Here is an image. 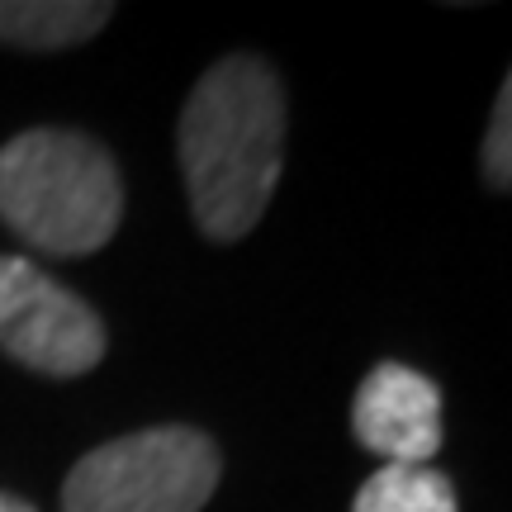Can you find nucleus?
<instances>
[{
  "mask_svg": "<svg viewBox=\"0 0 512 512\" xmlns=\"http://www.w3.org/2000/svg\"><path fill=\"white\" fill-rule=\"evenodd\" d=\"M176 152L204 238H247L266 214L285 162L280 76L252 53L214 62L185 100Z\"/></svg>",
  "mask_w": 512,
  "mask_h": 512,
  "instance_id": "1",
  "label": "nucleus"
},
{
  "mask_svg": "<svg viewBox=\"0 0 512 512\" xmlns=\"http://www.w3.org/2000/svg\"><path fill=\"white\" fill-rule=\"evenodd\" d=\"M0 351L38 375L76 380L105 361V323L29 256H0Z\"/></svg>",
  "mask_w": 512,
  "mask_h": 512,
  "instance_id": "4",
  "label": "nucleus"
},
{
  "mask_svg": "<svg viewBox=\"0 0 512 512\" xmlns=\"http://www.w3.org/2000/svg\"><path fill=\"white\" fill-rule=\"evenodd\" d=\"M351 512H460V503L437 465H380L356 489Z\"/></svg>",
  "mask_w": 512,
  "mask_h": 512,
  "instance_id": "7",
  "label": "nucleus"
},
{
  "mask_svg": "<svg viewBox=\"0 0 512 512\" xmlns=\"http://www.w3.org/2000/svg\"><path fill=\"white\" fill-rule=\"evenodd\" d=\"M484 176L498 190H512V72L503 76L494 119H489V133H484Z\"/></svg>",
  "mask_w": 512,
  "mask_h": 512,
  "instance_id": "8",
  "label": "nucleus"
},
{
  "mask_svg": "<svg viewBox=\"0 0 512 512\" xmlns=\"http://www.w3.org/2000/svg\"><path fill=\"white\" fill-rule=\"evenodd\" d=\"M351 432L384 465H432L441 451V389L432 375L380 361L351 399Z\"/></svg>",
  "mask_w": 512,
  "mask_h": 512,
  "instance_id": "5",
  "label": "nucleus"
},
{
  "mask_svg": "<svg viewBox=\"0 0 512 512\" xmlns=\"http://www.w3.org/2000/svg\"><path fill=\"white\" fill-rule=\"evenodd\" d=\"M219 475V446L204 432L143 427L76 460L62 484V512H200Z\"/></svg>",
  "mask_w": 512,
  "mask_h": 512,
  "instance_id": "3",
  "label": "nucleus"
},
{
  "mask_svg": "<svg viewBox=\"0 0 512 512\" xmlns=\"http://www.w3.org/2000/svg\"><path fill=\"white\" fill-rule=\"evenodd\" d=\"M124 181L72 128H29L0 147V223L43 256H91L119 233Z\"/></svg>",
  "mask_w": 512,
  "mask_h": 512,
  "instance_id": "2",
  "label": "nucleus"
},
{
  "mask_svg": "<svg viewBox=\"0 0 512 512\" xmlns=\"http://www.w3.org/2000/svg\"><path fill=\"white\" fill-rule=\"evenodd\" d=\"M114 19L105 0H0V43L53 53L95 38Z\"/></svg>",
  "mask_w": 512,
  "mask_h": 512,
  "instance_id": "6",
  "label": "nucleus"
},
{
  "mask_svg": "<svg viewBox=\"0 0 512 512\" xmlns=\"http://www.w3.org/2000/svg\"><path fill=\"white\" fill-rule=\"evenodd\" d=\"M0 512H34L24 498H15V494H0Z\"/></svg>",
  "mask_w": 512,
  "mask_h": 512,
  "instance_id": "9",
  "label": "nucleus"
}]
</instances>
